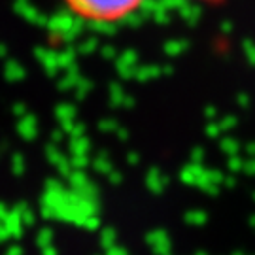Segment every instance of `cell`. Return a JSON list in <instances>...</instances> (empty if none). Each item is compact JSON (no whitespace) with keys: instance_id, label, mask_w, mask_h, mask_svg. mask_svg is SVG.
Masks as SVG:
<instances>
[{"instance_id":"6da1fadb","label":"cell","mask_w":255,"mask_h":255,"mask_svg":"<svg viewBox=\"0 0 255 255\" xmlns=\"http://www.w3.org/2000/svg\"><path fill=\"white\" fill-rule=\"evenodd\" d=\"M147 0H63L76 19L89 25H114L132 17Z\"/></svg>"}]
</instances>
